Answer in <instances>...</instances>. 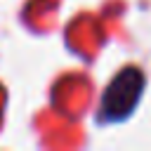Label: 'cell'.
<instances>
[{"label": "cell", "mask_w": 151, "mask_h": 151, "mask_svg": "<svg viewBox=\"0 0 151 151\" xmlns=\"http://www.w3.org/2000/svg\"><path fill=\"white\" fill-rule=\"evenodd\" d=\"M144 92V76L139 68H123L104 92L101 116L106 120H123L132 113Z\"/></svg>", "instance_id": "cell-1"}]
</instances>
